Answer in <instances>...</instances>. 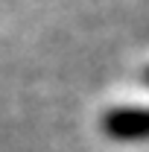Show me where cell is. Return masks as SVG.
Wrapping results in <instances>:
<instances>
[{
    "instance_id": "cell-1",
    "label": "cell",
    "mask_w": 149,
    "mask_h": 152,
    "mask_svg": "<svg viewBox=\"0 0 149 152\" xmlns=\"http://www.w3.org/2000/svg\"><path fill=\"white\" fill-rule=\"evenodd\" d=\"M105 126L117 137H143V134H149V108H143V105L111 108V114L105 117Z\"/></svg>"
}]
</instances>
